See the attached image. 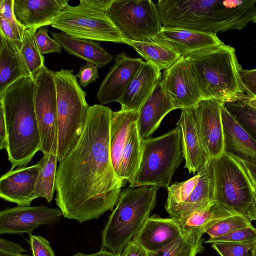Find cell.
<instances>
[{"instance_id": "obj_1", "label": "cell", "mask_w": 256, "mask_h": 256, "mask_svg": "<svg viewBox=\"0 0 256 256\" xmlns=\"http://www.w3.org/2000/svg\"><path fill=\"white\" fill-rule=\"evenodd\" d=\"M112 112L102 104L89 106L80 137L56 169V202L66 218L82 223L112 210L126 184L111 160Z\"/></svg>"}, {"instance_id": "obj_2", "label": "cell", "mask_w": 256, "mask_h": 256, "mask_svg": "<svg viewBox=\"0 0 256 256\" xmlns=\"http://www.w3.org/2000/svg\"><path fill=\"white\" fill-rule=\"evenodd\" d=\"M35 82L23 78L0 94L7 130L10 170L26 166L40 150L41 141L34 109Z\"/></svg>"}, {"instance_id": "obj_3", "label": "cell", "mask_w": 256, "mask_h": 256, "mask_svg": "<svg viewBox=\"0 0 256 256\" xmlns=\"http://www.w3.org/2000/svg\"><path fill=\"white\" fill-rule=\"evenodd\" d=\"M190 64L204 99L224 102L246 94L235 49L224 43L184 56Z\"/></svg>"}, {"instance_id": "obj_4", "label": "cell", "mask_w": 256, "mask_h": 256, "mask_svg": "<svg viewBox=\"0 0 256 256\" xmlns=\"http://www.w3.org/2000/svg\"><path fill=\"white\" fill-rule=\"evenodd\" d=\"M160 188H128L121 192L102 232V248L119 256L154 208Z\"/></svg>"}, {"instance_id": "obj_5", "label": "cell", "mask_w": 256, "mask_h": 256, "mask_svg": "<svg viewBox=\"0 0 256 256\" xmlns=\"http://www.w3.org/2000/svg\"><path fill=\"white\" fill-rule=\"evenodd\" d=\"M57 97L58 147L61 162L76 146L84 129L89 106L73 70L54 72Z\"/></svg>"}, {"instance_id": "obj_6", "label": "cell", "mask_w": 256, "mask_h": 256, "mask_svg": "<svg viewBox=\"0 0 256 256\" xmlns=\"http://www.w3.org/2000/svg\"><path fill=\"white\" fill-rule=\"evenodd\" d=\"M183 158L178 126L160 136L142 140L139 166L128 187L168 188Z\"/></svg>"}, {"instance_id": "obj_7", "label": "cell", "mask_w": 256, "mask_h": 256, "mask_svg": "<svg viewBox=\"0 0 256 256\" xmlns=\"http://www.w3.org/2000/svg\"><path fill=\"white\" fill-rule=\"evenodd\" d=\"M112 0H80L68 4L50 26L74 37L128 44L126 38L110 18Z\"/></svg>"}, {"instance_id": "obj_8", "label": "cell", "mask_w": 256, "mask_h": 256, "mask_svg": "<svg viewBox=\"0 0 256 256\" xmlns=\"http://www.w3.org/2000/svg\"><path fill=\"white\" fill-rule=\"evenodd\" d=\"M211 160L215 202L234 214L247 218L252 196L240 162L224 152Z\"/></svg>"}, {"instance_id": "obj_9", "label": "cell", "mask_w": 256, "mask_h": 256, "mask_svg": "<svg viewBox=\"0 0 256 256\" xmlns=\"http://www.w3.org/2000/svg\"><path fill=\"white\" fill-rule=\"evenodd\" d=\"M108 13L130 41L155 43L162 27L157 5L150 0H112Z\"/></svg>"}, {"instance_id": "obj_10", "label": "cell", "mask_w": 256, "mask_h": 256, "mask_svg": "<svg viewBox=\"0 0 256 256\" xmlns=\"http://www.w3.org/2000/svg\"><path fill=\"white\" fill-rule=\"evenodd\" d=\"M167 189L166 210L170 217L180 221L215 202L212 160L192 178L174 183Z\"/></svg>"}, {"instance_id": "obj_11", "label": "cell", "mask_w": 256, "mask_h": 256, "mask_svg": "<svg viewBox=\"0 0 256 256\" xmlns=\"http://www.w3.org/2000/svg\"><path fill=\"white\" fill-rule=\"evenodd\" d=\"M35 82L34 109L44 154L56 156L57 97L54 72L45 66L33 75Z\"/></svg>"}, {"instance_id": "obj_12", "label": "cell", "mask_w": 256, "mask_h": 256, "mask_svg": "<svg viewBox=\"0 0 256 256\" xmlns=\"http://www.w3.org/2000/svg\"><path fill=\"white\" fill-rule=\"evenodd\" d=\"M161 83L176 109L192 110L204 99L192 67L184 56L164 70Z\"/></svg>"}, {"instance_id": "obj_13", "label": "cell", "mask_w": 256, "mask_h": 256, "mask_svg": "<svg viewBox=\"0 0 256 256\" xmlns=\"http://www.w3.org/2000/svg\"><path fill=\"white\" fill-rule=\"evenodd\" d=\"M62 215L60 208L43 205L6 208L0 212V234H30L40 226L58 222Z\"/></svg>"}, {"instance_id": "obj_14", "label": "cell", "mask_w": 256, "mask_h": 256, "mask_svg": "<svg viewBox=\"0 0 256 256\" xmlns=\"http://www.w3.org/2000/svg\"><path fill=\"white\" fill-rule=\"evenodd\" d=\"M224 102L204 99L192 110L202 144L210 160L224 152V132L221 109Z\"/></svg>"}, {"instance_id": "obj_15", "label": "cell", "mask_w": 256, "mask_h": 256, "mask_svg": "<svg viewBox=\"0 0 256 256\" xmlns=\"http://www.w3.org/2000/svg\"><path fill=\"white\" fill-rule=\"evenodd\" d=\"M114 64L102 81L96 97L100 104L118 102L144 62L124 52L114 58Z\"/></svg>"}, {"instance_id": "obj_16", "label": "cell", "mask_w": 256, "mask_h": 256, "mask_svg": "<svg viewBox=\"0 0 256 256\" xmlns=\"http://www.w3.org/2000/svg\"><path fill=\"white\" fill-rule=\"evenodd\" d=\"M39 162L30 166L10 170L0 178V196L18 206H30L36 199L34 190L41 169Z\"/></svg>"}, {"instance_id": "obj_17", "label": "cell", "mask_w": 256, "mask_h": 256, "mask_svg": "<svg viewBox=\"0 0 256 256\" xmlns=\"http://www.w3.org/2000/svg\"><path fill=\"white\" fill-rule=\"evenodd\" d=\"M69 0H13V10L25 30L51 25L68 4Z\"/></svg>"}, {"instance_id": "obj_18", "label": "cell", "mask_w": 256, "mask_h": 256, "mask_svg": "<svg viewBox=\"0 0 256 256\" xmlns=\"http://www.w3.org/2000/svg\"><path fill=\"white\" fill-rule=\"evenodd\" d=\"M154 42L181 56L224 43L216 34L163 26Z\"/></svg>"}, {"instance_id": "obj_19", "label": "cell", "mask_w": 256, "mask_h": 256, "mask_svg": "<svg viewBox=\"0 0 256 256\" xmlns=\"http://www.w3.org/2000/svg\"><path fill=\"white\" fill-rule=\"evenodd\" d=\"M182 236L178 220L154 214L148 218L132 240L148 252H154Z\"/></svg>"}, {"instance_id": "obj_20", "label": "cell", "mask_w": 256, "mask_h": 256, "mask_svg": "<svg viewBox=\"0 0 256 256\" xmlns=\"http://www.w3.org/2000/svg\"><path fill=\"white\" fill-rule=\"evenodd\" d=\"M176 124L181 130L184 168L188 169L189 173L195 174L210 159L202 144L193 110H182L180 119Z\"/></svg>"}, {"instance_id": "obj_21", "label": "cell", "mask_w": 256, "mask_h": 256, "mask_svg": "<svg viewBox=\"0 0 256 256\" xmlns=\"http://www.w3.org/2000/svg\"><path fill=\"white\" fill-rule=\"evenodd\" d=\"M224 152L256 166V141L238 124L224 105L221 109Z\"/></svg>"}, {"instance_id": "obj_22", "label": "cell", "mask_w": 256, "mask_h": 256, "mask_svg": "<svg viewBox=\"0 0 256 256\" xmlns=\"http://www.w3.org/2000/svg\"><path fill=\"white\" fill-rule=\"evenodd\" d=\"M161 78L160 71L156 67L144 62L118 102L120 110L138 112Z\"/></svg>"}, {"instance_id": "obj_23", "label": "cell", "mask_w": 256, "mask_h": 256, "mask_svg": "<svg viewBox=\"0 0 256 256\" xmlns=\"http://www.w3.org/2000/svg\"><path fill=\"white\" fill-rule=\"evenodd\" d=\"M174 109L160 80L138 110L136 123L141 140L152 138L164 118Z\"/></svg>"}, {"instance_id": "obj_24", "label": "cell", "mask_w": 256, "mask_h": 256, "mask_svg": "<svg viewBox=\"0 0 256 256\" xmlns=\"http://www.w3.org/2000/svg\"><path fill=\"white\" fill-rule=\"evenodd\" d=\"M0 94L23 78H34L24 58L21 46L0 32Z\"/></svg>"}, {"instance_id": "obj_25", "label": "cell", "mask_w": 256, "mask_h": 256, "mask_svg": "<svg viewBox=\"0 0 256 256\" xmlns=\"http://www.w3.org/2000/svg\"><path fill=\"white\" fill-rule=\"evenodd\" d=\"M52 37L70 54L102 68L114 58L98 43L94 40L76 38L64 32H51Z\"/></svg>"}, {"instance_id": "obj_26", "label": "cell", "mask_w": 256, "mask_h": 256, "mask_svg": "<svg viewBox=\"0 0 256 256\" xmlns=\"http://www.w3.org/2000/svg\"><path fill=\"white\" fill-rule=\"evenodd\" d=\"M138 116V112L135 110H120L112 112L110 128V152L112 166L118 178L122 152L129 130L132 124L137 121Z\"/></svg>"}, {"instance_id": "obj_27", "label": "cell", "mask_w": 256, "mask_h": 256, "mask_svg": "<svg viewBox=\"0 0 256 256\" xmlns=\"http://www.w3.org/2000/svg\"><path fill=\"white\" fill-rule=\"evenodd\" d=\"M234 215L236 214L214 202L179 221L184 236L199 240L210 228L219 221Z\"/></svg>"}, {"instance_id": "obj_28", "label": "cell", "mask_w": 256, "mask_h": 256, "mask_svg": "<svg viewBox=\"0 0 256 256\" xmlns=\"http://www.w3.org/2000/svg\"><path fill=\"white\" fill-rule=\"evenodd\" d=\"M137 122V121H136ZM136 122L130 128L124 149L119 178L124 182H130L139 166L142 154V141Z\"/></svg>"}, {"instance_id": "obj_29", "label": "cell", "mask_w": 256, "mask_h": 256, "mask_svg": "<svg viewBox=\"0 0 256 256\" xmlns=\"http://www.w3.org/2000/svg\"><path fill=\"white\" fill-rule=\"evenodd\" d=\"M133 48L146 62L153 64L160 71L172 66L182 57L172 50L156 43L130 41Z\"/></svg>"}, {"instance_id": "obj_30", "label": "cell", "mask_w": 256, "mask_h": 256, "mask_svg": "<svg viewBox=\"0 0 256 256\" xmlns=\"http://www.w3.org/2000/svg\"><path fill=\"white\" fill-rule=\"evenodd\" d=\"M38 162L42 168L36 182L34 196L35 198H44L50 202L56 190L57 156L52 154H44Z\"/></svg>"}, {"instance_id": "obj_31", "label": "cell", "mask_w": 256, "mask_h": 256, "mask_svg": "<svg viewBox=\"0 0 256 256\" xmlns=\"http://www.w3.org/2000/svg\"><path fill=\"white\" fill-rule=\"evenodd\" d=\"M204 240L202 237L194 240L183 235L158 250L147 252L149 256H196L204 250Z\"/></svg>"}, {"instance_id": "obj_32", "label": "cell", "mask_w": 256, "mask_h": 256, "mask_svg": "<svg viewBox=\"0 0 256 256\" xmlns=\"http://www.w3.org/2000/svg\"><path fill=\"white\" fill-rule=\"evenodd\" d=\"M224 106L242 128L256 141V112L238 99L225 102Z\"/></svg>"}, {"instance_id": "obj_33", "label": "cell", "mask_w": 256, "mask_h": 256, "mask_svg": "<svg viewBox=\"0 0 256 256\" xmlns=\"http://www.w3.org/2000/svg\"><path fill=\"white\" fill-rule=\"evenodd\" d=\"M35 28L26 29L24 31L20 48L24 58L32 76L44 66V57L38 47Z\"/></svg>"}, {"instance_id": "obj_34", "label": "cell", "mask_w": 256, "mask_h": 256, "mask_svg": "<svg viewBox=\"0 0 256 256\" xmlns=\"http://www.w3.org/2000/svg\"><path fill=\"white\" fill-rule=\"evenodd\" d=\"M253 226L245 216L234 215L223 219L208 229L206 234L213 238L230 234L235 230Z\"/></svg>"}, {"instance_id": "obj_35", "label": "cell", "mask_w": 256, "mask_h": 256, "mask_svg": "<svg viewBox=\"0 0 256 256\" xmlns=\"http://www.w3.org/2000/svg\"><path fill=\"white\" fill-rule=\"evenodd\" d=\"M256 242V228L254 226L246 228L235 230L230 234L216 238H209L204 243L232 242L250 243Z\"/></svg>"}, {"instance_id": "obj_36", "label": "cell", "mask_w": 256, "mask_h": 256, "mask_svg": "<svg viewBox=\"0 0 256 256\" xmlns=\"http://www.w3.org/2000/svg\"><path fill=\"white\" fill-rule=\"evenodd\" d=\"M254 242L250 243H232L216 242L212 247L220 256H250V249Z\"/></svg>"}, {"instance_id": "obj_37", "label": "cell", "mask_w": 256, "mask_h": 256, "mask_svg": "<svg viewBox=\"0 0 256 256\" xmlns=\"http://www.w3.org/2000/svg\"><path fill=\"white\" fill-rule=\"evenodd\" d=\"M48 29L44 26L38 28L36 31L35 38L40 52L42 54H60L62 46L55 40L48 36Z\"/></svg>"}, {"instance_id": "obj_38", "label": "cell", "mask_w": 256, "mask_h": 256, "mask_svg": "<svg viewBox=\"0 0 256 256\" xmlns=\"http://www.w3.org/2000/svg\"><path fill=\"white\" fill-rule=\"evenodd\" d=\"M0 16L6 20L13 28L17 37L22 42L25 29L16 20L13 10V0H1Z\"/></svg>"}, {"instance_id": "obj_39", "label": "cell", "mask_w": 256, "mask_h": 256, "mask_svg": "<svg viewBox=\"0 0 256 256\" xmlns=\"http://www.w3.org/2000/svg\"><path fill=\"white\" fill-rule=\"evenodd\" d=\"M28 234V242L32 256H55L48 240L41 236Z\"/></svg>"}, {"instance_id": "obj_40", "label": "cell", "mask_w": 256, "mask_h": 256, "mask_svg": "<svg viewBox=\"0 0 256 256\" xmlns=\"http://www.w3.org/2000/svg\"><path fill=\"white\" fill-rule=\"evenodd\" d=\"M98 68L90 62H86V64L80 68L76 76L81 86L86 88L90 83L96 82L99 78Z\"/></svg>"}, {"instance_id": "obj_41", "label": "cell", "mask_w": 256, "mask_h": 256, "mask_svg": "<svg viewBox=\"0 0 256 256\" xmlns=\"http://www.w3.org/2000/svg\"><path fill=\"white\" fill-rule=\"evenodd\" d=\"M240 78L246 94L256 97V68L240 72Z\"/></svg>"}, {"instance_id": "obj_42", "label": "cell", "mask_w": 256, "mask_h": 256, "mask_svg": "<svg viewBox=\"0 0 256 256\" xmlns=\"http://www.w3.org/2000/svg\"><path fill=\"white\" fill-rule=\"evenodd\" d=\"M238 160L240 162L242 168L245 172L246 178L250 184L252 196V202L247 212V218L250 221H256V182L254 180L250 172L244 165V164L242 162L239 160Z\"/></svg>"}, {"instance_id": "obj_43", "label": "cell", "mask_w": 256, "mask_h": 256, "mask_svg": "<svg viewBox=\"0 0 256 256\" xmlns=\"http://www.w3.org/2000/svg\"><path fill=\"white\" fill-rule=\"evenodd\" d=\"M0 252L9 254H22L27 251L18 244L0 238Z\"/></svg>"}, {"instance_id": "obj_44", "label": "cell", "mask_w": 256, "mask_h": 256, "mask_svg": "<svg viewBox=\"0 0 256 256\" xmlns=\"http://www.w3.org/2000/svg\"><path fill=\"white\" fill-rule=\"evenodd\" d=\"M119 256H149L147 251L134 242H129Z\"/></svg>"}, {"instance_id": "obj_45", "label": "cell", "mask_w": 256, "mask_h": 256, "mask_svg": "<svg viewBox=\"0 0 256 256\" xmlns=\"http://www.w3.org/2000/svg\"><path fill=\"white\" fill-rule=\"evenodd\" d=\"M8 148L7 130L4 108L0 104V150H7Z\"/></svg>"}, {"instance_id": "obj_46", "label": "cell", "mask_w": 256, "mask_h": 256, "mask_svg": "<svg viewBox=\"0 0 256 256\" xmlns=\"http://www.w3.org/2000/svg\"><path fill=\"white\" fill-rule=\"evenodd\" d=\"M238 99L248 106L256 112V97L246 93L242 94Z\"/></svg>"}, {"instance_id": "obj_47", "label": "cell", "mask_w": 256, "mask_h": 256, "mask_svg": "<svg viewBox=\"0 0 256 256\" xmlns=\"http://www.w3.org/2000/svg\"><path fill=\"white\" fill-rule=\"evenodd\" d=\"M72 256H118L114 253L106 250L101 249L97 252L92 254H84L80 252H77Z\"/></svg>"}, {"instance_id": "obj_48", "label": "cell", "mask_w": 256, "mask_h": 256, "mask_svg": "<svg viewBox=\"0 0 256 256\" xmlns=\"http://www.w3.org/2000/svg\"><path fill=\"white\" fill-rule=\"evenodd\" d=\"M248 168L252 176L256 182V166L249 164L242 160H240Z\"/></svg>"}, {"instance_id": "obj_49", "label": "cell", "mask_w": 256, "mask_h": 256, "mask_svg": "<svg viewBox=\"0 0 256 256\" xmlns=\"http://www.w3.org/2000/svg\"><path fill=\"white\" fill-rule=\"evenodd\" d=\"M0 256H31L28 254H9L0 252Z\"/></svg>"}, {"instance_id": "obj_50", "label": "cell", "mask_w": 256, "mask_h": 256, "mask_svg": "<svg viewBox=\"0 0 256 256\" xmlns=\"http://www.w3.org/2000/svg\"><path fill=\"white\" fill-rule=\"evenodd\" d=\"M250 256H256V242L250 250Z\"/></svg>"}, {"instance_id": "obj_51", "label": "cell", "mask_w": 256, "mask_h": 256, "mask_svg": "<svg viewBox=\"0 0 256 256\" xmlns=\"http://www.w3.org/2000/svg\"><path fill=\"white\" fill-rule=\"evenodd\" d=\"M252 22L256 23V4L254 8V13L252 20Z\"/></svg>"}, {"instance_id": "obj_52", "label": "cell", "mask_w": 256, "mask_h": 256, "mask_svg": "<svg viewBox=\"0 0 256 256\" xmlns=\"http://www.w3.org/2000/svg\"></svg>"}]
</instances>
